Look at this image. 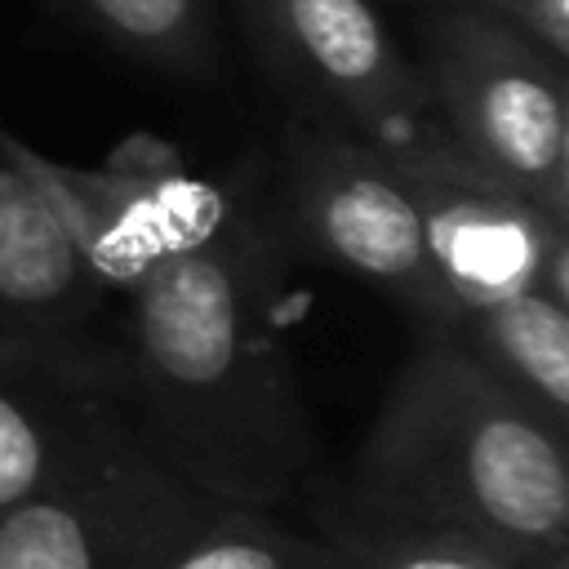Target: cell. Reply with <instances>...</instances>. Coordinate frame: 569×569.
<instances>
[{
  "instance_id": "1",
  "label": "cell",
  "mask_w": 569,
  "mask_h": 569,
  "mask_svg": "<svg viewBox=\"0 0 569 569\" xmlns=\"http://www.w3.org/2000/svg\"><path fill=\"white\" fill-rule=\"evenodd\" d=\"M160 253L116 325L129 409L151 449L227 507H284L316 471L280 320L284 249L253 209L156 151Z\"/></svg>"
},
{
  "instance_id": "2",
  "label": "cell",
  "mask_w": 569,
  "mask_h": 569,
  "mask_svg": "<svg viewBox=\"0 0 569 569\" xmlns=\"http://www.w3.org/2000/svg\"><path fill=\"white\" fill-rule=\"evenodd\" d=\"M316 520L462 533L529 569H569V431L462 347L422 338Z\"/></svg>"
},
{
  "instance_id": "3",
  "label": "cell",
  "mask_w": 569,
  "mask_h": 569,
  "mask_svg": "<svg viewBox=\"0 0 569 569\" xmlns=\"http://www.w3.org/2000/svg\"><path fill=\"white\" fill-rule=\"evenodd\" d=\"M422 80L449 120L453 147L569 222V98L565 62L485 13L436 22Z\"/></svg>"
},
{
  "instance_id": "4",
  "label": "cell",
  "mask_w": 569,
  "mask_h": 569,
  "mask_svg": "<svg viewBox=\"0 0 569 569\" xmlns=\"http://www.w3.org/2000/svg\"><path fill=\"white\" fill-rule=\"evenodd\" d=\"M222 507L133 431L0 516V569H164Z\"/></svg>"
},
{
  "instance_id": "5",
  "label": "cell",
  "mask_w": 569,
  "mask_h": 569,
  "mask_svg": "<svg viewBox=\"0 0 569 569\" xmlns=\"http://www.w3.org/2000/svg\"><path fill=\"white\" fill-rule=\"evenodd\" d=\"M289 200L307 244L342 271L387 293L422 338H453L462 311L445 293L422 213L378 142L333 133H289Z\"/></svg>"
},
{
  "instance_id": "6",
  "label": "cell",
  "mask_w": 569,
  "mask_h": 569,
  "mask_svg": "<svg viewBox=\"0 0 569 569\" xmlns=\"http://www.w3.org/2000/svg\"><path fill=\"white\" fill-rule=\"evenodd\" d=\"M382 151L422 213L436 276L462 316L529 289L569 307V222L471 164L445 129Z\"/></svg>"
},
{
  "instance_id": "7",
  "label": "cell",
  "mask_w": 569,
  "mask_h": 569,
  "mask_svg": "<svg viewBox=\"0 0 569 569\" xmlns=\"http://www.w3.org/2000/svg\"><path fill=\"white\" fill-rule=\"evenodd\" d=\"M142 431L111 338L27 342L0 360V516Z\"/></svg>"
},
{
  "instance_id": "8",
  "label": "cell",
  "mask_w": 569,
  "mask_h": 569,
  "mask_svg": "<svg viewBox=\"0 0 569 569\" xmlns=\"http://www.w3.org/2000/svg\"><path fill=\"white\" fill-rule=\"evenodd\" d=\"M267 44L316 84L369 142L405 147L431 133V89L365 0H253Z\"/></svg>"
},
{
  "instance_id": "9",
  "label": "cell",
  "mask_w": 569,
  "mask_h": 569,
  "mask_svg": "<svg viewBox=\"0 0 569 569\" xmlns=\"http://www.w3.org/2000/svg\"><path fill=\"white\" fill-rule=\"evenodd\" d=\"M13 160L27 169L80 262L111 298H129L160 253L156 151L160 138L133 133L107 164H62L9 133Z\"/></svg>"
},
{
  "instance_id": "10",
  "label": "cell",
  "mask_w": 569,
  "mask_h": 569,
  "mask_svg": "<svg viewBox=\"0 0 569 569\" xmlns=\"http://www.w3.org/2000/svg\"><path fill=\"white\" fill-rule=\"evenodd\" d=\"M111 293L80 262L53 209L9 151L0 124V338L84 342L102 329Z\"/></svg>"
},
{
  "instance_id": "11",
  "label": "cell",
  "mask_w": 569,
  "mask_h": 569,
  "mask_svg": "<svg viewBox=\"0 0 569 569\" xmlns=\"http://www.w3.org/2000/svg\"><path fill=\"white\" fill-rule=\"evenodd\" d=\"M453 347L485 365L507 391L569 431V307L529 289L458 320Z\"/></svg>"
},
{
  "instance_id": "12",
  "label": "cell",
  "mask_w": 569,
  "mask_h": 569,
  "mask_svg": "<svg viewBox=\"0 0 569 569\" xmlns=\"http://www.w3.org/2000/svg\"><path fill=\"white\" fill-rule=\"evenodd\" d=\"M138 62L173 76H209L218 67V40L209 0H53Z\"/></svg>"
},
{
  "instance_id": "13",
  "label": "cell",
  "mask_w": 569,
  "mask_h": 569,
  "mask_svg": "<svg viewBox=\"0 0 569 569\" xmlns=\"http://www.w3.org/2000/svg\"><path fill=\"white\" fill-rule=\"evenodd\" d=\"M320 533L289 529L276 511L222 507L164 569H325Z\"/></svg>"
},
{
  "instance_id": "14",
  "label": "cell",
  "mask_w": 569,
  "mask_h": 569,
  "mask_svg": "<svg viewBox=\"0 0 569 569\" xmlns=\"http://www.w3.org/2000/svg\"><path fill=\"white\" fill-rule=\"evenodd\" d=\"M316 525L329 547L325 569H529L516 556L462 533L378 529V525H342V520H316Z\"/></svg>"
},
{
  "instance_id": "15",
  "label": "cell",
  "mask_w": 569,
  "mask_h": 569,
  "mask_svg": "<svg viewBox=\"0 0 569 569\" xmlns=\"http://www.w3.org/2000/svg\"><path fill=\"white\" fill-rule=\"evenodd\" d=\"M507 22L565 62L569 53V0H493Z\"/></svg>"
},
{
  "instance_id": "16",
  "label": "cell",
  "mask_w": 569,
  "mask_h": 569,
  "mask_svg": "<svg viewBox=\"0 0 569 569\" xmlns=\"http://www.w3.org/2000/svg\"><path fill=\"white\" fill-rule=\"evenodd\" d=\"M18 347H27V338H0V360H4L9 351H18Z\"/></svg>"
}]
</instances>
